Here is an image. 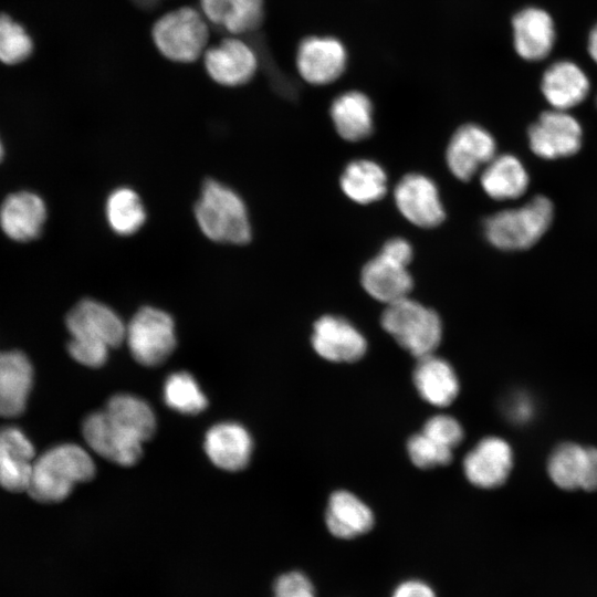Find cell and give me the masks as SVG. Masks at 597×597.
Returning <instances> with one entry per match:
<instances>
[{"instance_id":"cell-42","label":"cell","mask_w":597,"mask_h":597,"mask_svg":"<svg viewBox=\"0 0 597 597\" xmlns=\"http://www.w3.org/2000/svg\"><path fill=\"white\" fill-rule=\"evenodd\" d=\"M597 102V101H596Z\"/></svg>"},{"instance_id":"cell-41","label":"cell","mask_w":597,"mask_h":597,"mask_svg":"<svg viewBox=\"0 0 597 597\" xmlns=\"http://www.w3.org/2000/svg\"><path fill=\"white\" fill-rule=\"evenodd\" d=\"M2 157H3V145L0 139V160L2 159Z\"/></svg>"},{"instance_id":"cell-18","label":"cell","mask_w":597,"mask_h":597,"mask_svg":"<svg viewBox=\"0 0 597 597\" xmlns=\"http://www.w3.org/2000/svg\"><path fill=\"white\" fill-rule=\"evenodd\" d=\"M512 460V450L506 441L488 437L468 452L463 459V471L473 485L492 489L505 482Z\"/></svg>"},{"instance_id":"cell-31","label":"cell","mask_w":597,"mask_h":597,"mask_svg":"<svg viewBox=\"0 0 597 597\" xmlns=\"http://www.w3.org/2000/svg\"><path fill=\"white\" fill-rule=\"evenodd\" d=\"M146 209L139 195L129 187L114 189L105 201V218L116 234L136 233L146 221Z\"/></svg>"},{"instance_id":"cell-14","label":"cell","mask_w":597,"mask_h":597,"mask_svg":"<svg viewBox=\"0 0 597 597\" xmlns=\"http://www.w3.org/2000/svg\"><path fill=\"white\" fill-rule=\"evenodd\" d=\"M376 525L371 507L346 490L333 492L324 511L326 532L336 541L354 542L368 535Z\"/></svg>"},{"instance_id":"cell-40","label":"cell","mask_w":597,"mask_h":597,"mask_svg":"<svg viewBox=\"0 0 597 597\" xmlns=\"http://www.w3.org/2000/svg\"><path fill=\"white\" fill-rule=\"evenodd\" d=\"M587 49L590 57L597 64V24L589 32Z\"/></svg>"},{"instance_id":"cell-1","label":"cell","mask_w":597,"mask_h":597,"mask_svg":"<svg viewBox=\"0 0 597 597\" xmlns=\"http://www.w3.org/2000/svg\"><path fill=\"white\" fill-rule=\"evenodd\" d=\"M65 323L71 335L67 350L77 363L87 367L103 366L109 349L125 341L126 325L122 317L94 298L76 303L67 313Z\"/></svg>"},{"instance_id":"cell-20","label":"cell","mask_w":597,"mask_h":597,"mask_svg":"<svg viewBox=\"0 0 597 597\" xmlns=\"http://www.w3.org/2000/svg\"><path fill=\"white\" fill-rule=\"evenodd\" d=\"M43 199L31 191L9 195L0 207V227L3 233L19 242L38 238L46 220Z\"/></svg>"},{"instance_id":"cell-35","label":"cell","mask_w":597,"mask_h":597,"mask_svg":"<svg viewBox=\"0 0 597 597\" xmlns=\"http://www.w3.org/2000/svg\"><path fill=\"white\" fill-rule=\"evenodd\" d=\"M271 597H321L316 582L303 568H290L275 576Z\"/></svg>"},{"instance_id":"cell-25","label":"cell","mask_w":597,"mask_h":597,"mask_svg":"<svg viewBox=\"0 0 597 597\" xmlns=\"http://www.w3.org/2000/svg\"><path fill=\"white\" fill-rule=\"evenodd\" d=\"M412 379L419 396L436 407L449 406L460 390L453 367L434 354L418 358Z\"/></svg>"},{"instance_id":"cell-15","label":"cell","mask_w":597,"mask_h":597,"mask_svg":"<svg viewBox=\"0 0 597 597\" xmlns=\"http://www.w3.org/2000/svg\"><path fill=\"white\" fill-rule=\"evenodd\" d=\"M202 57L210 78L223 86H239L248 83L258 69L254 51L235 36L226 38L216 45L207 48Z\"/></svg>"},{"instance_id":"cell-2","label":"cell","mask_w":597,"mask_h":597,"mask_svg":"<svg viewBox=\"0 0 597 597\" xmlns=\"http://www.w3.org/2000/svg\"><path fill=\"white\" fill-rule=\"evenodd\" d=\"M95 470L92 457L82 447L59 444L34 460L27 492L38 502H61L77 483L92 480Z\"/></svg>"},{"instance_id":"cell-12","label":"cell","mask_w":597,"mask_h":597,"mask_svg":"<svg viewBox=\"0 0 597 597\" xmlns=\"http://www.w3.org/2000/svg\"><path fill=\"white\" fill-rule=\"evenodd\" d=\"M531 149L545 159L575 154L582 144L580 124L566 111L544 112L528 128Z\"/></svg>"},{"instance_id":"cell-29","label":"cell","mask_w":597,"mask_h":597,"mask_svg":"<svg viewBox=\"0 0 597 597\" xmlns=\"http://www.w3.org/2000/svg\"><path fill=\"white\" fill-rule=\"evenodd\" d=\"M480 180L484 192L495 200L519 198L528 185L522 163L507 154L495 155L482 169Z\"/></svg>"},{"instance_id":"cell-13","label":"cell","mask_w":597,"mask_h":597,"mask_svg":"<svg viewBox=\"0 0 597 597\" xmlns=\"http://www.w3.org/2000/svg\"><path fill=\"white\" fill-rule=\"evenodd\" d=\"M347 52L333 36L312 35L302 40L296 52V67L301 77L312 85H326L345 71Z\"/></svg>"},{"instance_id":"cell-4","label":"cell","mask_w":597,"mask_h":597,"mask_svg":"<svg viewBox=\"0 0 597 597\" xmlns=\"http://www.w3.org/2000/svg\"><path fill=\"white\" fill-rule=\"evenodd\" d=\"M380 324L398 345L417 359L434 354L442 338V323L438 313L410 296L386 305Z\"/></svg>"},{"instance_id":"cell-32","label":"cell","mask_w":597,"mask_h":597,"mask_svg":"<svg viewBox=\"0 0 597 597\" xmlns=\"http://www.w3.org/2000/svg\"><path fill=\"white\" fill-rule=\"evenodd\" d=\"M166 405L184 415H197L208 406V400L193 376L187 371L170 374L164 384Z\"/></svg>"},{"instance_id":"cell-11","label":"cell","mask_w":597,"mask_h":597,"mask_svg":"<svg viewBox=\"0 0 597 597\" xmlns=\"http://www.w3.org/2000/svg\"><path fill=\"white\" fill-rule=\"evenodd\" d=\"M495 140L485 128L465 124L451 136L446 163L455 178L468 181L495 156Z\"/></svg>"},{"instance_id":"cell-22","label":"cell","mask_w":597,"mask_h":597,"mask_svg":"<svg viewBox=\"0 0 597 597\" xmlns=\"http://www.w3.org/2000/svg\"><path fill=\"white\" fill-rule=\"evenodd\" d=\"M34 460V448L20 429H0V485L3 489L27 492Z\"/></svg>"},{"instance_id":"cell-24","label":"cell","mask_w":597,"mask_h":597,"mask_svg":"<svg viewBox=\"0 0 597 597\" xmlns=\"http://www.w3.org/2000/svg\"><path fill=\"white\" fill-rule=\"evenodd\" d=\"M32 381L33 369L23 353H0V417H17L23 412Z\"/></svg>"},{"instance_id":"cell-39","label":"cell","mask_w":597,"mask_h":597,"mask_svg":"<svg viewBox=\"0 0 597 597\" xmlns=\"http://www.w3.org/2000/svg\"><path fill=\"white\" fill-rule=\"evenodd\" d=\"M507 413L516 421L526 420V418L531 415V406L525 400L517 397V399L509 405Z\"/></svg>"},{"instance_id":"cell-27","label":"cell","mask_w":597,"mask_h":597,"mask_svg":"<svg viewBox=\"0 0 597 597\" xmlns=\"http://www.w3.org/2000/svg\"><path fill=\"white\" fill-rule=\"evenodd\" d=\"M200 11L231 35L254 31L264 17L263 0H200Z\"/></svg>"},{"instance_id":"cell-9","label":"cell","mask_w":597,"mask_h":597,"mask_svg":"<svg viewBox=\"0 0 597 597\" xmlns=\"http://www.w3.org/2000/svg\"><path fill=\"white\" fill-rule=\"evenodd\" d=\"M82 432L95 453L118 465H134L143 455L144 442L113 421L104 410L88 415Z\"/></svg>"},{"instance_id":"cell-23","label":"cell","mask_w":597,"mask_h":597,"mask_svg":"<svg viewBox=\"0 0 597 597\" xmlns=\"http://www.w3.org/2000/svg\"><path fill=\"white\" fill-rule=\"evenodd\" d=\"M589 88V78L584 70L569 60L551 64L543 73L541 82L544 97L558 111H567L582 103Z\"/></svg>"},{"instance_id":"cell-19","label":"cell","mask_w":597,"mask_h":597,"mask_svg":"<svg viewBox=\"0 0 597 597\" xmlns=\"http://www.w3.org/2000/svg\"><path fill=\"white\" fill-rule=\"evenodd\" d=\"M203 447L216 467L237 472L249 464L253 440L249 431L240 423L220 422L207 431Z\"/></svg>"},{"instance_id":"cell-17","label":"cell","mask_w":597,"mask_h":597,"mask_svg":"<svg viewBox=\"0 0 597 597\" xmlns=\"http://www.w3.org/2000/svg\"><path fill=\"white\" fill-rule=\"evenodd\" d=\"M513 45L526 61H541L552 52L556 30L551 14L538 7H525L512 19Z\"/></svg>"},{"instance_id":"cell-8","label":"cell","mask_w":597,"mask_h":597,"mask_svg":"<svg viewBox=\"0 0 597 597\" xmlns=\"http://www.w3.org/2000/svg\"><path fill=\"white\" fill-rule=\"evenodd\" d=\"M394 201L399 213L419 228H436L446 218L436 182L420 172L407 174L397 182Z\"/></svg>"},{"instance_id":"cell-5","label":"cell","mask_w":597,"mask_h":597,"mask_svg":"<svg viewBox=\"0 0 597 597\" xmlns=\"http://www.w3.org/2000/svg\"><path fill=\"white\" fill-rule=\"evenodd\" d=\"M553 205L537 196L519 208L505 209L490 216L483 226L486 240L505 251L523 250L536 243L553 219Z\"/></svg>"},{"instance_id":"cell-28","label":"cell","mask_w":597,"mask_h":597,"mask_svg":"<svg viewBox=\"0 0 597 597\" xmlns=\"http://www.w3.org/2000/svg\"><path fill=\"white\" fill-rule=\"evenodd\" d=\"M339 185L349 200L359 205H369L386 195L388 177L377 161L360 158L347 164L341 175Z\"/></svg>"},{"instance_id":"cell-21","label":"cell","mask_w":597,"mask_h":597,"mask_svg":"<svg viewBox=\"0 0 597 597\" xmlns=\"http://www.w3.org/2000/svg\"><path fill=\"white\" fill-rule=\"evenodd\" d=\"M360 283L368 295L386 305L410 296L413 285L408 266L381 253L363 266Z\"/></svg>"},{"instance_id":"cell-33","label":"cell","mask_w":597,"mask_h":597,"mask_svg":"<svg viewBox=\"0 0 597 597\" xmlns=\"http://www.w3.org/2000/svg\"><path fill=\"white\" fill-rule=\"evenodd\" d=\"M32 40L25 30L10 17L0 14V61L15 64L32 52Z\"/></svg>"},{"instance_id":"cell-10","label":"cell","mask_w":597,"mask_h":597,"mask_svg":"<svg viewBox=\"0 0 597 597\" xmlns=\"http://www.w3.org/2000/svg\"><path fill=\"white\" fill-rule=\"evenodd\" d=\"M311 343L315 353L333 363H354L367 350V341L347 318L327 314L313 325Z\"/></svg>"},{"instance_id":"cell-7","label":"cell","mask_w":597,"mask_h":597,"mask_svg":"<svg viewBox=\"0 0 597 597\" xmlns=\"http://www.w3.org/2000/svg\"><path fill=\"white\" fill-rule=\"evenodd\" d=\"M125 339L137 363L147 367L161 365L177 344L174 318L164 310L143 306L126 325Z\"/></svg>"},{"instance_id":"cell-36","label":"cell","mask_w":597,"mask_h":597,"mask_svg":"<svg viewBox=\"0 0 597 597\" xmlns=\"http://www.w3.org/2000/svg\"><path fill=\"white\" fill-rule=\"evenodd\" d=\"M422 432L451 450L459 446L464 437L461 423L449 415L429 418L423 425Z\"/></svg>"},{"instance_id":"cell-37","label":"cell","mask_w":597,"mask_h":597,"mask_svg":"<svg viewBox=\"0 0 597 597\" xmlns=\"http://www.w3.org/2000/svg\"><path fill=\"white\" fill-rule=\"evenodd\" d=\"M388 597H440V594L436 585L428 578L408 575L392 585Z\"/></svg>"},{"instance_id":"cell-34","label":"cell","mask_w":597,"mask_h":597,"mask_svg":"<svg viewBox=\"0 0 597 597\" xmlns=\"http://www.w3.org/2000/svg\"><path fill=\"white\" fill-rule=\"evenodd\" d=\"M407 453L411 462L420 469L447 465L452 460V450L440 444L422 431L407 441Z\"/></svg>"},{"instance_id":"cell-16","label":"cell","mask_w":597,"mask_h":597,"mask_svg":"<svg viewBox=\"0 0 597 597\" xmlns=\"http://www.w3.org/2000/svg\"><path fill=\"white\" fill-rule=\"evenodd\" d=\"M552 481L565 490H597V449L567 442L559 444L548 459Z\"/></svg>"},{"instance_id":"cell-26","label":"cell","mask_w":597,"mask_h":597,"mask_svg":"<svg viewBox=\"0 0 597 597\" xmlns=\"http://www.w3.org/2000/svg\"><path fill=\"white\" fill-rule=\"evenodd\" d=\"M329 114L336 133L347 142H362L374 130L373 104L359 91L339 94L332 102Z\"/></svg>"},{"instance_id":"cell-38","label":"cell","mask_w":597,"mask_h":597,"mask_svg":"<svg viewBox=\"0 0 597 597\" xmlns=\"http://www.w3.org/2000/svg\"><path fill=\"white\" fill-rule=\"evenodd\" d=\"M379 253L407 266L410 264L413 256L412 247L405 238H391L387 240Z\"/></svg>"},{"instance_id":"cell-30","label":"cell","mask_w":597,"mask_h":597,"mask_svg":"<svg viewBox=\"0 0 597 597\" xmlns=\"http://www.w3.org/2000/svg\"><path fill=\"white\" fill-rule=\"evenodd\" d=\"M104 411L123 429L142 442L150 439L156 431V417L150 406L130 394L112 396Z\"/></svg>"},{"instance_id":"cell-6","label":"cell","mask_w":597,"mask_h":597,"mask_svg":"<svg viewBox=\"0 0 597 597\" xmlns=\"http://www.w3.org/2000/svg\"><path fill=\"white\" fill-rule=\"evenodd\" d=\"M151 36L166 59L190 63L207 50L209 25L201 11L181 7L160 17L153 27Z\"/></svg>"},{"instance_id":"cell-3","label":"cell","mask_w":597,"mask_h":597,"mask_svg":"<svg viewBox=\"0 0 597 597\" xmlns=\"http://www.w3.org/2000/svg\"><path fill=\"white\" fill-rule=\"evenodd\" d=\"M193 214L200 231L213 242L241 245L252 238L244 200L234 189L216 179L203 182Z\"/></svg>"}]
</instances>
